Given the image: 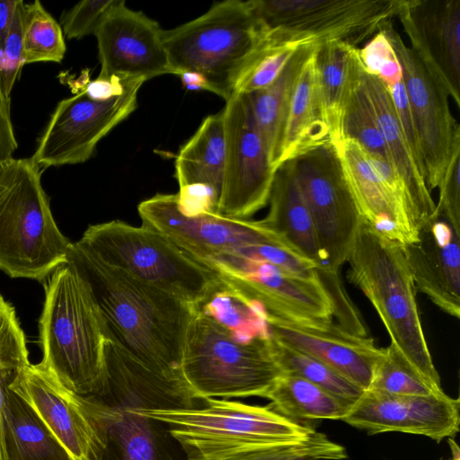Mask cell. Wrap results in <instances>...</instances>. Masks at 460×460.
I'll return each mask as SVG.
<instances>
[{
	"label": "cell",
	"instance_id": "6da1fadb",
	"mask_svg": "<svg viewBox=\"0 0 460 460\" xmlns=\"http://www.w3.org/2000/svg\"><path fill=\"white\" fill-rule=\"evenodd\" d=\"M66 263L88 287L109 339L158 377L187 388L181 361L195 307L106 263L78 241L70 243Z\"/></svg>",
	"mask_w": 460,
	"mask_h": 460
},
{
	"label": "cell",
	"instance_id": "7a4b0ae2",
	"mask_svg": "<svg viewBox=\"0 0 460 460\" xmlns=\"http://www.w3.org/2000/svg\"><path fill=\"white\" fill-rule=\"evenodd\" d=\"M39 331L43 356L38 365L68 391L102 398L108 389L109 335L88 287L67 263L45 284Z\"/></svg>",
	"mask_w": 460,
	"mask_h": 460
},
{
	"label": "cell",
	"instance_id": "3957f363",
	"mask_svg": "<svg viewBox=\"0 0 460 460\" xmlns=\"http://www.w3.org/2000/svg\"><path fill=\"white\" fill-rule=\"evenodd\" d=\"M162 38L174 75H199L207 91L226 102L270 40L250 0L215 3L198 18L163 30Z\"/></svg>",
	"mask_w": 460,
	"mask_h": 460
},
{
	"label": "cell",
	"instance_id": "277c9868",
	"mask_svg": "<svg viewBox=\"0 0 460 460\" xmlns=\"http://www.w3.org/2000/svg\"><path fill=\"white\" fill-rule=\"evenodd\" d=\"M347 262L348 279L370 301L400 358L442 392L422 329L403 245L362 222Z\"/></svg>",
	"mask_w": 460,
	"mask_h": 460
},
{
	"label": "cell",
	"instance_id": "5b68a950",
	"mask_svg": "<svg viewBox=\"0 0 460 460\" xmlns=\"http://www.w3.org/2000/svg\"><path fill=\"white\" fill-rule=\"evenodd\" d=\"M31 158H11L0 170V270L42 281L66 263L69 240L58 229Z\"/></svg>",
	"mask_w": 460,
	"mask_h": 460
},
{
	"label": "cell",
	"instance_id": "8992f818",
	"mask_svg": "<svg viewBox=\"0 0 460 460\" xmlns=\"http://www.w3.org/2000/svg\"><path fill=\"white\" fill-rule=\"evenodd\" d=\"M181 373L195 400L264 397L282 374L270 337L241 341L197 310L187 327Z\"/></svg>",
	"mask_w": 460,
	"mask_h": 460
},
{
	"label": "cell",
	"instance_id": "52a82bcc",
	"mask_svg": "<svg viewBox=\"0 0 460 460\" xmlns=\"http://www.w3.org/2000/svg\"><path fill=\"white\" fill-rule=\"evenodd\" d=\"M78 242L106 263L194 307L222 282L213 269L143 225L120 220L92 225Z\"/></svg>",
	"mask_w": 460,
	"mask_h": 460
},
{
	"label": "cell",
	"instance_id": "ba28073f",
	"mask_svg": "<svg viewBox=\"0 0 460 460\" xmlns=\"http://www.w3.org/2000/svg\"><path fill=\"white\" fill-rule=\"evenodd\" d=\"M203 401L200 407H140V411L164 423L189 460H221L244 448L301 439L314 430L270 407L227 399Z\"/></svg>",
	"mask_w": 460,
	"mask_h": 460
},
{
	"label": "cell",
	"instance_id": "9c48e42d",
	"mask_svg": "<svg viewBox=\"0 0 460 460\" xmlns=\"http://www.w3.org/2000/svg\"><path fill=\"white\" fill-rule=\"evenodd\" d=\"M270 37L303 43L338 40L358 48L395 17L399 0H250Z\"/></svg>",
	"mask_w": 460,
	"mask_h": 460
},
{
	"label": "cell",
	"instance_id": "30bf717a",
	"mask_svg": "<svg viewBox=\"0 0 460 460\" xmlns=\"http://www.w3.org/2000/svg\"><path fill=\"white\" fill-rule=\"evenodd\" d=\"M295 174L314 226L323 266L338 273L347 262L363 219L345 180L332 142L292 159Z\"/></svg>",
	"mask_w": 460,
	"mask_h": 460
},
{
	"label": "cell",
	"instance_id": "8fae6325",
	"mask_svg": "<svg viewBox=\"0 0 460 460\" xmlns=\"http://www.w3.org/2000/svg\"><path fill=\"white\" fill-rule=\"evenodd\" d=\"M380 31L392 45L402 67L422 173L431 191L438 188L452 158L460 153V125L452 115L449 93L435 71L404 43L392 21Z\"/></svg>",
	"mask_w": 460,
	"mask_h": 460
},
{
	"label": "cell",
	"instance_id": "7c38bea8",
	"mask_svg": "<svg viewBox=\"0 0 460 460\" xmlns=\"http://www.w3.org/2000/svg\"><path fill=\"white\" fill-rule=\"evenodd\" d=\"M228 286L256 302L273 316L304 323H328L335 315L333 302L319 277L308 279L236 252L205 261Z\"/></svg>",
	"mask_w": 460,
	"mask_h": 460
},
{
	"label": "cell",
	"instance_id": "4fadbf2b",
	"mask_svg": "<svg viewBox=\"0 0 460 460\" xmlns=\"http://www.w3.org/2000/svg\"><path fill=\"white\" fill-rule=\"evenodd\" d=\"M222 109L225 172L218 213L247 219L269 201L276 168L245 94H234Z\"/></svg>",
	"mask_w": 460,
	"mask_h": 460
},
{
	"label": "cell",
	"instance_id": "5bb4252c",
	"mask_svg": "<svg viewBox=\"0 0 460 460\" xmlns=\"http://www.w3.org/2000/svg\"><path fill=\"white\" fill-rule=\"evenodd\" d=\"M143 84L136 81L121 95L105 101L91 99L83 90L61 100L38 141L32 161L40 168L87 161L99 141L136 110Z\"/></svg>",
	"mask_w": 460,
	"mask_h": 460
},
{
	"label": "cell",
	"instance_id": "9a60e30c",
	"mask_svg": "<svg viewBox=\"0 0 460 460\" xmlns=\"http://www.w3.org/2000/svg\"><path fill=\"white\" fill-rule=\"evenodd\" d=\"M137 211L143 226L164 234L201 262L281 238L262 220L239 219L214 212L187 216L179 208L177 194L158 193L139 203Z\"/></svg>",
	"mask_w": 460,
	"mask_h": 460
},
{
	"label": "cell",
	"instance_id": "2e32d148",
	"mask_svg": "<svg viewBox=\"0 0 460 460\" xmlns=\"http://www.w3.org/2000/svg\"><path fill=\"white\" fill-rule=\"evenodd\" d=\"M158 22L141 11L115 0L94 31L101 64L100 78L146 82L173 74Z\"/></svg>",
	"mask_w": 460,
	"mask_h": 460
},
{
	"label": "cell",
	"instance_id": "e0dca14e",
	"mask_svg": "<svg viewBox=\"0 0 460 460\" xmlns=\"http://www.w3.org/2000/svg\"><path fill=\"white\" fill-rule=\"evenodd\" d=\"M8 386L35 410L75 460H103L104 438L83 396L38 364L18 371Z\"/></svg>",
	"mask_w": 460,
	"mask_h": 460
},
{
	"label": "cell",
	"instance_id": "ac0fdd59",
	"mask_svg": "<svg viewBox=\"0 0 460 460\" xmlns=\"http://www.w3.org/2000/svg\"><path fill=\"white\" fill-rule=\"evenodd\" d=\"M459 404L445 392L395 395L366 390L341 420L368 434L402 432L440 442L459 431Z\"/></svg>",
	"mask_w": 460,
	"mask_h": 460
},
{
	"label": "cell",
	"instance_id": "d6986e66",
	"mask_svg": "<svg viewBox=\"0 0 460 460\" xmlns=\"http://www.w3.org/2000/svg\"><path fill=\"white\" fill-rule=\"evenodd\" d=\"M395 17L459 108L460 0H399Z\"/></svg>",
	"mask_w": 460,
	"mask_h": 460
},
{
	"label": "cell",
	"instance_id": "ffe728a7",
	"mask_svg": "<svg viewBox=\"0 0 460 460\" xmlns=\"http://www.w3.org/2000/svg\"><path fill=\"white\" fill-rule=\"evenodd\" d=\"M84 403L103 436V460H189L168 427L143 415L136 398L84 397Z\"/></svg>",
	"mask_w": 460,
	"mask_h": 460
},
{
	"label": "cell",
	"instance_id": "44dd1931",
	"mask_svg": "<svg viewBox=\"0 0 460 460\" xmlns=\"http://www.w3.org/2000/svg\"><path fill=\"white\" fill-rule=\"evenodd\" d=\"M270 336L324 363L366 391L383 349L372 337L339 324L304 323L267 316Z\"/></svg>",
	"mask_w": 460,
	"mask_h": 460
},
{
	"label": "cell",
	"instance_id": "7402d4cb",
	"mask_svg": "<svg viewBox=\"0 0 460 460\" xmlns=\"http://www.w3.org/2000/svg\"><path fill=\"white\" fill-rule=\"evenodd\" d=\"M181 212L193 216L218 213L225 172V130L222 110L206 117L175 159Z\"/></svg>",
	"mask_w": 460,
	"mask_h": 460
},
{
	"label": "cell",
	"instance_id": "603a6c76",
	"mask_svg": "<svg viewBox=\"0 0 460 460\" xmlns=\"http://www.w3.org/2000/svg\"><path fill=\"white\" fill-rule=\"evenodd\" d=\"M460 234L435 215L403 245L416 289L456 319L460 316Z\"/></svg>",
	"mask_w": 460,
	"mask_h": 460
},
{
	"label": "cell",
	"instance_id": "cb8c5ba5",
	"mask_svg": "<svg viewBox=\"0 0 460 460\" xmlns=\"http://www.w3.org/2000/svg\"><path fill=\"white\" fill-rule=\"evenodd\" d=\"M333 144L363 221L385 237L402 245L416 242L418 234L394 206L384 184L372 170L363 147L349 138Z\"/></svg>",
	"mask_w": 460,
	"mask_h": 460
},
{
	"label": "cell",
	"instance_id": "d4e9b609",
	"mask_svg": "<svg viewBox=\"0 0 460 460\" xmlns=\"http://www.w3.org/2000/svg\"><path fill=\"white\" fill-rule=\"evenodd\" d=\"M362 79L384 138L390 163L406 189L415 223L420 230L436 215V203L411 154L387 88L364 66Z\"/></svg>",
	"mask_w": 460,
	"mask_h": 460
},
{
	"label": "cell",
	"instance_id": "484cf974",
	"mask_svg": "<svg viewBox=\"0 0 460 460\" xmlns=\"http://www.w3.org/2000/svg\"><path fill=\"white\" fill-rule=\"evenodd\" d=\"M270 210L262 222L319 270L323 257L309 209L298 185L292 160L275 171L269 197Z\"/></svg>",
	"mask_w": 460,
	"mask_h": 460
},
{
	"label": "cell",
	"instance_id": "4316f807",
	"mask_svg": "<svg viewBox=\"0 0 460 460\" xmlns=\"http://www.w3.org/2000/svg\"><path fill=\"white\" fill-rule=\"evenodd\" d=\"M318 42L300 44L278 77L267 87L245 93L255 123L277 169L282 153L290 103L298 76L313 56Z\"/></svg>",
	"mask_w": 460,
	"mask_h": 460
},
{
	"label": "cell",
	"instance_id": "83f0119b",
	"mask_svg": "<svg viewBox=\"0 0 460 460\" xmlns=\"http://www.w3.org/2000/svg\"><path fill=\"white\" fill-rule=\"evenodd\" d=\"M329 142H332L331 134L322 104L314 53L306 61L294 89L285 132L282 164Z\"/></svg>",
	"mask_w": 460,
	"mask_h": 460
},
{
	"label": "cell",
	"instance_id": "f1b7e54d",
	"mask_svg": "<svg viewBox=\"0 0 460 460\" xmlns=\"http://www.w3.org/2000/svg\"><path fill=\"white\" fill-rule=\"evenodd\" d=\"M314 65L323 112L333 143L340 139L344 105L363 67L358 48L338 40L318 43Z\"/></svg>",
	"mask_w": 460,
	"mask_h": 460
},
{
	"label": "cell",
	"instance_id": "f546056e",
	"mask_svg": "<svg viewBox=\"0 0 460 460\" xmlns=\"http://www.w3.org/2000/svg\"><path fill=\"white\" fill-rule=\"evenodd\" d=\"M4 445L7 460H75L35 410L8 385Z\"/></svg>",
	"mask_w": 460,
	"mask_h": 460
},
{
	"label": "cell",
	"instance_id": "4dcf8cb0",
	"mask_svg": "<svg viewBox=\"0 0 460 460\" xmlns=\"http://www.w3.org/2000/svg\"><path fill=\"white\" fill-rule=\"evenodd\" d=\"M264 398L270 409L293 420H341L349 406L328 392L299 376L282 373Z\"/></svg>",
	"mask_w": 460,
	"mask_h": 460
},
{
	"label": "cell",
	"instance_id": "1f68e13d",
	"mask_svg": "<svg viewBox=\"0 0 460 460\" xmlns=\"http://www.w3.org/2000/svg\"><path fill=\"white\" fill-rule=\"evenodd\" d=\"M195 309L212 318L241 341L270 337L263 308L223 280Z\"/></svg>",
	"mask_w": 460,
	"mask_h": 460
},
{
	"label": "cell",
	"instance_id": "d6a6232c",
	"mask_svg": "<svg viewBox=\"0 0 460 460\" xmlns=\"http://www.w3.org/2000/svg\"><path fill=\"white\" fill-rule=\"evenodd\" d=\"M273 357L282 373L304 378L351 407L364 390L320 360L270 336Z\"/></svg>",
	"mask_w": 460,
	"mask_h": 460
},
{
	"label": "cell",
	"instance_id": "836d02e7",
	"mask_svg": "<svg viewBox=\"0 0 460 460\" xmlns=\"http://www.w3.org/2000/svg\"><path fill=\"white\" fill-rule=\"evenodd\" d=\"M362 71L363 67L345 102L339 140L353 139L366 152L390 162L379 125L363 84Z\"/></svg>",
	"mask_w": 460,
	"mask_h": 460
},
{
	"label": "cell",
	"instance_id": "e575fe53",
	"mask_svg": "<svg viewBox=\"0 0 460 460\" xmlns=\"http://www.w3.org/2000/svg\"><path fill=\"white\" fill-rule=\"evenodd\" d=\"M347 457L342 446L314 429L301 439L244 448L221 460H342Z\"/></svg>",
	"mask_w": 460,
	"mask_h": 460
},
{
	"label": "cell",
	"instance_id": "d590c367",
	"mask_svg": "<svg viewBox=\"0 0 460 460\" xmlns=\"http://www.w3.org/2000/svg\"><path fill=\"white\" fill-rule=\"evenodd\" d=\"M26 7L24 63L61 62L66 47L60 24L38 0L26 4Z\"/></svg>",
	"mask_w": 460,
	"mask_h": 460
},
{
	"label": "cell",
	"instance_id": "8d00e7d4",
	"mask_svg": "<svg viewBox=\"0 0 460 460\" xmlns=\"http://www.w3.org/2000/svg\"><path fill=\"white\" fill-rule=\"evenodd\" d=\"M373 390L395 395H429L444 393L434 389L389 345L376 361L370 385Z\"/></svg>",
	"mask_w": 460,
	"mask_h": 460
},
{
	"label": "cell",
	"instance_id": "74e56055",
	"mask_svg": "<svg viewBox=\"0 0 460 460\" xmlns=\"http://www.w3.org/2000/svg\"><path fill=\"white\" fill-rule=\"evenodd\" d=\"M300 44L283 42L270 37L268 45L239 83L234 94L249 93L270 85Z\"/></svg>",
	"mask_w": 460,
	"mask_h": 460
},
{
	"label": "cell",
	"instance_id": "f35d334b",
	"mask_svg": "<svg viewBox=\"0 0 460 460\" xmlns=\"http://www.w3.org/2000/svg\"><path fill=\"white\" fill-rule=\"evenodd\" d=\"M27 17L26 4L18 0L13 17L4 41L0 63V76L6 93L12 89L25 65L23 58V37Z\"/></svg>",
	"mask_w": 460,
	"mask_h": 460
},
{
	"label": "cell",
	"instance_id": "ab89813d",
	"mask_svg": "<svg viewBox=\"0 0 460 460\" xmlns=\"http://www.w3.org/2000/svg\"><path fill=\"white\" fill-rule=\"evenodd\" d=\"M358 56L365 69L385 85L402 79L399 60L382 31L367 40L363 48H358Z\"/></svg>",
	"mask_w": 460,
	"mask_h": 460
},
{
	"label": "cell",
	"instance_id": "60d3db41",
	"mask_svg": "<svg viewBox=\"0 0 460 460\" xmlns=\"http://www.w3.org/2000/svg\"><path fill=\"white\" fill-rule=\"evenodd\" d=\"M115 0H84L63 13L60 26L67 39L94 34L96 28Z\"/></svg>",
	"mask_w": 460,
	"mask_h": 460
},
{
	"label": "cell",
	"instance_id": "b9f144b4",
	"mask_svg": "<svg viewBox=\"0 0 460 460\" xmlns=\"http://www.w3.org/2000/svg\"><path fill=\"white\" fill-rule=\"evenodd\" d=\"M438 188L436 215L446 219L460 234V153L451 160Z\"/></svg>",
	"mask_w": 460,
	"mask_h": 460
},
{
	"label": "cell",
	"instance_id": "7bdbcfd3",
	"mask_svg": "<svg viewBox=\"0 0 460 460\" xmlns=\"http://www.w3.org/2000/svg\"><path fill=\"white\" fill-rule=\"evenodd\" d=\"M10 96L0 76V164L13 158L18 144L11 119Z\"/></svg>",
	"mask_w": 460,
	"mask_h": 460
},
{
	"label": "cell",
	"instance_id": "ee69618b",
	"mask_svg": "<svg viewBox=\"0 0 460 460\" xmlns=\"http://www.w3.org/2000/svg\"><path fill=\"white\" fill-rule=\"evenodd\" d=\"M18 0H0V63Z\"/></svg>",
	"mask_w": 460,
	"mask_h": 460
},
{
	"label": "cell",
	"instance_id": "f6af8a7d",
	"mask_svg": "<svg viewBox=\"0 0 460 460\" xmlns=\"http://www.w3.org/2000/svg\"><path fill=\"white\" fill-rule=\"evenodd\" d=\"M451 442H452V445H453V447H454L455 451L452 448V453H453V458L450 459V460H460V458H459V448H458L457 445L456 444V442L453 439H451Z\"/></svg>",
	"mask_w": 460,
	"mask_h": 460
},
{
	"label": "cell",
	"instance_id": "bcb514c9",
	"mask_svg": "<svg viewBox=\"0 0 460 460\" xmlns=\"http://www.w3.org/2000/svg\"><path fill=\"white\" fill-rule=\"evenodd\" d=\"M1 166H2V164H0V170H1Z\"/></svg>",
	"mask_w": 460,
	"mask_h": 460
}]
</instances>
